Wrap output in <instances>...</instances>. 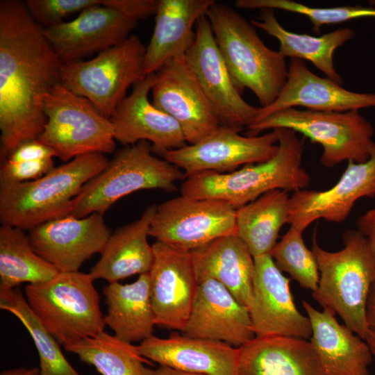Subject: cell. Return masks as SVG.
Returning a JSON list of instances; mask_svg holds the SVG:
<instances>
[{
	"mask_svg": "<svg viewBox=\"0 0 375 375\" xmlns=\"http://www.w3.org/2000/svg\"><path fill=\"white\" fill-rule=\"evenodd\" d=\"M62 62L24 3L0 1V159L38 139L44 97L61 83Z\"/></svg>",
	"mask_w": 375,
	"mask_h": 375,
	"instance_id": "6da1fadb",
	"label": "cell"
},
{
	"mask_svg": "<svg viewBox=\"0 0 375 375\" xmlns=\"http://www.w3.org/2000/svg\"><path fill=\"white\" fill-rule=\"evenodd\" d=\"M274 130L278 134V149L272 158L246 165L232 172H203L190 175L181 184V194L220 200L238 209L272 190L294 192L305 189L310 176L301 166L303 143L291 129Z\"/></svg>",
	"mask_w": 375,
	"mask_h": 375,
	"instance_id": "7a4b0ae2",
	"label": "cell"
},
{
	"mask_svg": "<svg viewBox=\"0 0 375 375\" xmlns=\"http://www.w3.org/2000/svg\"><path fill=\"white\" fill-rule=\"evenodd\" d=\"M206 16L238 92L248 88L261 108L271 105L287 81L285 58L268 48L251 21L228 5L215 1Z\"/></svg>",
	"mask_w": 375,
	"mask_h": 375,
	"instance_id": "3957f363",
	"label": "cell"
},
{
	"mask_svg": "<svg viewBox=\"0 0 375 375\" xmlns=\"http://www.w3.org/2000/svg\"><path fill=\"white\" fill-rule=\"evenodd\" d=\"M342 240V249L329 251L318 244L314 235L311 250L319 278L312 297L365 340L369 331L366 308L375 281V260L366 239L357 230L345 231Z\"/></svg>",
	"mask_w": 375,
	"mask_h": 375,
	"instance_id": "277c9868",
	"label": "cell"
},
{
	"mask_svg": "<svg viewBox=\"0 0 375 375\" xmlns=\"http://www.w3.org/2000/svg\"><path fill=\"white\" fill-rule=\"evenodd\" d=\"M109 160L103 153H90L55 167L33 181L0 182L1 224L30 230L69 215L74 199Z\"/></svg>",
	"mask_w": 375,
	"mask_h": 375,
	"instance_id": "5b68a950",
	"label": "cell"
},
{
	"mask_svg": "<svg viewBox=\"0 0 375 375\" xmlns=\"http://www.w3.org/2000/svg\"><path fill=\"white\" fill-rule=\"evenodd\" d=\"M93 282L90 273L59 272L47 281L25 286L32 312L64 347L94 337L106 326Z\"/></svg>",
	"mask_w": 375,
	"mask_h": 375,
	"instance_id": "8992f818",
	"label": "cell"
},
{
	"mask_svg": "<svg viewBox=\"0 0 375 375\" xmlns=\"http://www.w3.org/2000/svg\"><path fill=\"white\" fill-rule=\"evenodd\" d=\"M152 145L140 141L117 151L104 169L85 183L72 201L69 215H103L120 199L142 190H176L185 173L152 153Z\"/></svg>",
	"mask_w": 375,
	"mask_h": 375,
	"instance_id": "52a82bcc",
	"label": "cell"
},
{
	"mask_svg": "<svg viewBox=\"0 0 375 375\" xmlns=\"http://www.w3.org/2000/svg\"><path fill=\"white\" fill-rule=\"evenodd\" d=\"M285 128L300 133L323 148L322 165L333 167L344 161L362 163L375 149L372 124L358 110L316 111L290 108L275 112L247 128L246 135Z\"/></svg>",
	"mask_w": 375,
	"mask_h": 375,
	"instance_id": "ba28073f",
	"label": "cell"
},
{
	"mask_svg": "<svg viewBox=\"0 0 375 375\" xmlns=\"http://www.w3.org/2000/svg\"><path fill=\"white\" fill-rule=\"evenodd\" d=\"M146 47L135 35L88 60L62 62L61 83L110 119L131 86L143 79Z\"/></svg>",
	"mask_w": 375,
	"mask_h": 375,
	"instance_id": "9c48e42d",
	"label": "cell"
},
{
	"mask_svg": "<svg viewBox=\"0 0 375 375\" xmlns=\"http://www.w3.org/2000/svg\"><path fill=\"white\" fill-rule=\"evenodd\" d=\"M47 122L38 140L51 147L67 162L90 153H112L116 147L110 119L86 98L61 83L44 97Z\"/></svg>",
	"mask_w": 375,
	"mask_h": 375,
	"instance_id": "30bf717a",
	"label": "cell"
},
{
	"mask_svg": "<svg viewBox=\"0 0 375 375\" xmlns=\"http://www.w3.org/2000/svg\"><path fill=\"white\" fill-rule=\"evenodd\" d=\"M236 209L217 199L183 195L157 205L150 236L192 251L225 235L237 234Z\"/></svg>",
	"mask_w": 375,
	"mask_h": 375,
	"instance_id": "8fae6325",
	"label": "cell"
},
{
	"mask_svg": "<svg viewBox=\"0 0 375 375\" xmlns=\"http://www.w3.org/2000/svg\"><path fill=\"white\" fill-rule=\"evenodd\" d=\"M256 136L220 125L200 141L165 152L163 158L190 175L203 172L228 173L242 165L272 158L278 149L276 130Z\"/></svg>",
	"mask_w": 375,
	"mask_h": 375,
	"instance_id": "7c38bea8",
	"label": "cell"
},
{
	"mask_svg": "<svg viewBox=\"0 0 375 375\" xmlns=\"http://www.w3.org/2000/svg\"><path fill=\"white\" fill-rule=\"evenodd\" d=\"M220 125L240 132L255 121L259 108L247 102L237 90L206 15L195 25V39L185 54Z\"/></svg>",
	"mask_w": 375,
	"mask_h": 375,
	"instance_id": "4fadbf2b",
	"label": "cell"
},
{
	"mask_svg": "<svg viewBox=\"0 0 375 375\" xmlns=\"http://www.w3.org/2000/svg\"><path fill=\"white\" fill-rule=\"evenodd\" d=\"M152 103L180 125L188 144L215 131L220 123L185 55L174 58L155 73Z\"/></svg>",
	"mask_w": 375,
	"mask_h": 375,
	"instance_id": "5bb4252c",
	"label": "cell"
},
{
	"mask_svg": "<svg viewBox=\"0 0 375 375\" xmlns=\"http://www.w3.org/2000/svg\"><path fill=\"white\" fill-rule=\"evenodd\" d=\"M253 258L255 272L249 310L255 337L310 339V321L294 303L290 279L283 274L270 254Z\"/></svg>",
	"mask_w": 375,
	"mask_h": 375,
	"instance_id": "9a60e30c",
	"label": "cell"
},
{
	"mask_svg": "<svg viewBox=\"0 0 375 375\" xmlns=\"http://www.w3.org/2000/svg\"><path fill=\"white\" fill-rule=\"evenodd\" d=\"M152 247L150 294L156 325L183 331L199 285L192 252L158 241Z\"/></svg>",
	"mask_w": 375,
	"mask_h": 375,
	"instance_id": "2e32d148",
	"label": "cell"
},
{
	"mask_svg": "<svg viewBox=\"0 0 375 375\" xmlns=\"http://www.w3.org/2000/svg\"><path fill=\"white\" fill-rule=\"evenodd\" d=\"M103 215H67L28 230L30 244L60 272H78L92 256L100 253L111 234Z\"/></svg>",
	"mask_w": 375,
	"mask_h": 375,
	"instance_id": "e0dca14e",
	"label": "cell"
},
{
	"mask_svg": "<svg viewBox=\"0 0 375 375\" xmlns=\"http://www.w3.org/2000/svg\"><path fill=\"white\" fill-rule=\"evenodd\" d=\"M375 197V149L362 163L348 161L339 181L326 190H297L290 197L288 224L303 232L323 219L341 223L360 199Z\"/></svg>",
	"mask_w": 375,
	"mask_h": 375,
	"instance_id": "ac0fdd59",
	"label": "cell"
},
{
	"mask_svg": "<svg viewBox=\"0 0 375 375\" xmlns=\"http://www.w3.org/2000/svg\"><path fill=\"white\" fill-rule=\"evenodd\" d=\"M138 22L102 5L88 8L69 22H62L42 32L62 61L82 60L114 47L131 35Z\"/></svg>",
	"mask_w": 375,
	"mask_h": 375,
	"instance_id": "d6986e66",
	"label": "cell"
},
{
	"mask_svg": "<svg viewBox=\"0 0 375 375\" xmlns=\"http://www.w3.org/2000/svg\"><path fill=\"white\" fill-rule=\"evenodd\" d=\"M185 335L239 348L255 338L249 308L212 278L199 282Z\"/></svg>",
	"mask_w": 375,
	"mask_h": 375,
	"instance_id": "ffe728a7",
	"label": "cell"
},
{
	"mask_svg": "<svg viewBox=\"0 0 375 375\" xmlns=\"http://www.w3.org/2000/svg\"><path fill=\"white\" fill-rule=\"evenodd\" d=\"M154 81L155 73L147 74L134 85L110 120L115 140L126 145L147 141L152 144L153 151L163 155L188 143L179 124L149 101Z\"/></svg>",
	"mask_w": 375,
	"mask_h": 375,
	"instance_id": "44dd1931",
	"label": "cell"
},
{
	"mask_svg": "<svg viewBox=\"0 0 375 375\" xmlns=\"http://www.w3.org/2000/svg\"><path fill=\"white\" fill-rule=\"evenodd\" d=\"M298 106L316 111L358 110L375 106V93L348 90L328 78L314 74L303 60L292 58L281 92L271 105L259 108L253 124L275 112Z\"/></svg>",
	"mask_w": 375,
	"mask_h": 375,
	"instance_id": "7402d4cb",
	"label": "cell"
},
{
	"mask_svg": "<svg viewBox=\"0 0 375 375\" xmlns=\"http://www.w3.org/2000/svg\"><path fill=\"white\" fill-rule=\"evenodd\" d=\"M138 348L142 356L158 365L202 375H239L240 349L222 342L186 335H151Z\"/></svg>",
	"mask_w": 375,
	"mask_h": 375,
	"instance_id": "603a6c76",
	"label": "cell"
},
{
	"mask_svg": "<svg viewBox=\"0 0 375 375\" xmlns=\"http://www.w3.org/2000/svg\"><path fill=\"white\" fill-rule=\"evenodd\" d=\"M302 306L311 324L310 341L326 375H369L373 357L367 341L328 309L320 311L305 300Z\"/></svg>",
	"mask_w": 375,
	"mask_h": 375,
	"instance_id": "cb8c5ba5",
	"label": "cell"
},
{
	"mask_svg": "<svg viewBox=\"0 0 375 375\" xmlns=\"http://www.w3.org/2000/svg\"><path fill=\"white\" fill-rule=\"evenodd\" d=\"M239 349V375H326L312 343L306 339L255 337Z\"/></svg>",
	"mask_w": 375,
	"mask_h": 375,
	"instance_id": "d4e9b609",
	"label": "cell"
},
{
	"mask_svg": "<svg viewBox=\"0 0 375 375\" xmlns=\"http://www.w3.org/2000/svg\"><path fill=\"white\" fill-rule=\"evenodd\" d=\"M214 0H159L155 27L145 52V72H157L185 55L195 39V25Z\"/></svg>",
	"mask_w": 375,
	"mask_h": 375,
	"instance_id": "484cf974",
	"label": "cell"
},
{
	"mask_svg": "<svg viewBox=\"0 0 375 375\" xmlns=\"http://www.w3.org/2000/svg\"><path fill=\"white\" fill-rule=\"evenodd\" d=\"M156 207V204L149 206L138 219L110 234L99 261L90 270L94 281L104 279L111 283L150 272L153 251L148 237Z\"/></svg>",
	"mask_w": 375,
	"mask_h": 375,
	"instance_id": "4316f807",
	"label": "cell"
},
{
	"mask_svg": "<svg viewBox=\"0 0 375 375\" xmlns=\"http://www.w3.org/2000/svg\"><path fill=\"white\" fill-rule=\"evenodd\" d=\"M198 283L212 278L249 308L255 272L254 258L237 234L220 237L192 251Z\"/></svg>",
	"mask_w": 375,
	"mask_h": 375,
	"instance_id": "83f0119b",
	"label": "cell"
},
{
	"mask_svg": "<svg viewBox=\"0 0 375 375\" xmlns=\"http://www.w3.org/2000/svg\"><path fill=\"white\" fill-rule=\"evenodd\" d=\"M107 305L106 325L119 339L142 342L153 335L155 318L150 294L149 272L131 283H108L103 288Z\"/></svg>",
	"mask_w": 375,
	"mask_h": 375,
	"instance_id": "f1b7e54d",
	"label": "cell"
},
{
	"mask_svg": "<svg viewBox=\"0 0 375 375\" xmlns=\"http://www.w3.org/2000/svg\"><path fill=\"white\" fill-rule=\"evenodd\" d=\"M251 24L276 38L280 43L279 53L284 56L311 62L326 78L342 85V78L336 72L333 63L335 51L355 36L349 28H339L321 36H312L291 32L278 21L274 10H260L258 19Z\"/></svg>",
	"mask_w": 375,
	"mask_h": 375,
	"instance_id": "f546056e",
	"label": "cell"
},
{
	"mask_svg": "<svg viewBox=\"0 0 375 375\" xmlns=\"http://www.w3.org/2000/svg\"><path fill=\"white\" fill-rule=\"evenodd\" d=\"M288 192L274 190L236 209L237 235L253 258L269 254L281 228L288 224Z\"/></svg>",
	"mask_w": 375,
	"mask_h": 375,
	"instance_id": "4dcf8cb0",
	"label": "cell"
},
{
	"mask_svg": "<svg viewBox=\"0 0 375 375\" xmlns=\"http://www.w3.org/2000/svg\"><path fill=\"white\" fill-rule=\"evenodd\" d=\"M24 231L0 226V290L13 289L24 283H43L59 272L35 253Z\"/></svg>",
	"mask_w": 375,
	"mask_h": 375,
	"instance_id": "1f68e13d",
	"label": "cell"
},
{
	"mask_svg": "<svg viewBox=\"0 0 375 375\" xmlns=\"http://www.w3.org/2000/svg\"><path fill=\"white\" fill-rule=\"evenodd\" d=\"M64 349L93 366L101 375H153L147 367L151 361L142 356L138 345L102 331Z\"/></svg>",
	"mask_w": 375,
	"mask_h": 375,
	"instance_id": "d6a6232c",
	"label": "cell"
},
{
	"mask_svg": "<svg viewBox=\"0 0 375 375\" xmlns=\"http://www.w3.org/2000/svg\"><path fill=\"white\" fill-rule=\"evenodd\" d=\"M0 308L15 316L28 331L39 355L40 375H81L65 358L58 342L33 314L18 288L0 290Z\"/></svg>",
	"mask_w": 375,
	"mask_h": 375,
	"instance_id": "836d02e7",
	"label": "cell"
},
{
	"mask_svg": "<svg viewBox=\"0 0 375 375\" xmlns=\"http://www.w3.org/2000/svg\"><path fill=\"white\" fill-rule=\"evenodd\" d=\"M301 231L290 226L269 254L278 268L288 273L302 288L316 290L319 272L315 256L304 244Z\"/></svg>",
	"mask_w": 375,
	"mask_h": 375,
	"instance_id": "e575fe53",
	"label": "cell"
},
{
	"mask_svg": "<svg viewBox=\"0 0 375 375\" xmlns=\"http://www.w3.org/2000/svg\"><path fill=\"white\" fill-rule=\"evenodd\" d=\"M56 152L38 139L19 144L1 160L0 182L22 183L38 179L54 167Z\"/></svg>",
	"mask_w": 375,
	"mask_h": 375,
	"instance_id": "d590c367",
	"label": "cell"
},
{
	"mask_svg": "<svg viewBox=\"0 0 375 375\" xmlns=\"http://www.w3.org/2000/svg\"><path fill=\"white\" fill-rule=\"evenodd\" d=\"M235 6L241 9H278L306 16L315 33L324 25L336 24L362 17H375V8L347 6L331 8L311 7L292 0H237Z\"/></svg>",
	"mask_w": 375,
	"mask_h": 375,
	"instance_id": "8d00e7d4",
	"label": "cell"
},
{
	"mask_svg": "<svg viewBox=\"0 0 375 375\" xmlns=\"http://www.w3.org/2000/svg\"><path fill=\"white\" fill-rule=\"evenodd\" d=\"M24 3L35 22L48 28L70 15L101 5V0H26Z\"/></svg>",
	"mask_w": 375,
	"mask_h": 375,
	"instance_id": "74e56055",
	"label": "cell"
},
{
	"mask_svg": "<svg viewBox=\"0 0 375 375\" xmlns=\"http://www.w3.org/2000/svg\"><path fill=\"white\" fill-rule=\"evenodd\" d=\"M159 0H101V5L112 8L128 19L138 22L155 15Z\"/></svg>",
	"mask_w": 375,
	"mask_h": 375,
	"instance_id": "f35d334b",
	"label": "cell"
},
{
	"mask_svg": "<svg viewBox=\"0 0 375 375\" xmlns=\"http://www.w3.org/2000/svg\"><path fill=\"white\" fill-rule=\"evenodd\" d=\"M356 225V230L366 239L375 260V207L361 215Z\"/></svg>",
	"mask_w": 375,
	"mask_h": 375,
	"instance_id": "ab89813d",
	"label": "cell"
},
{
	"mask_svg": "<svg viewBox=\"0 0 375 375\" xmlns=\"http://www.w3.org/2000/svg\"><path fill=\"white\" fill-rule=\"evenodd\" d=\"M366 318L369 330L375 331V281L371 287L367 300Z\"/></svg>",
	"mask_w": 375,
	"mask_h": 375,
	"instance_id": "60d3db41",
	"label": "cell"
},
{
	"mask_svg": "<svg viewBox=\"0 0 375 375\" xmlns=\"http://www.w3.org/2000/svg\"><path fill=\"white\" fill-rule=\"evenodd\" d=\"M0 375H40V369L38 367H18L3 370Z\"/></svg>",
	"mask_w": 375,
	"mask_h": 375,
	"instance_id": "b9f144b4",
	"label": "cell"
},
{
	"mask_svg": "<svg viewBox=\"0 0 375 375\" xmlns=\"http://www.w3.org/2000/svg\"><path fill=\"white\" fill-rule=\"evenodd\" d=\"M153 375H202L173 369L164 365H158L153 369Z\"/></svg>",
	"mask_w": 375,
	"mask_h": 375,
	"instance_id": "7bdbcfd3",
	"label": "cell"
},
{
	"mask_svg": "<svg viewBox=\"0 0 375 375\" xmlns=\"http://www.w3.org/2000/svg\"><path fill=\"white\" fill-rule=\"evenodd\" d=\"M365 340L369 344L375 365V331L369 330ZM375 375V374H374Z\"/></svg>",
	"mask_w": 375,
	"mask_h": 375,
	"instance_id": "ee69618b",
	"label": "cell"
}]
</instances>
